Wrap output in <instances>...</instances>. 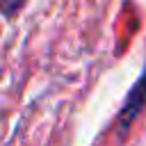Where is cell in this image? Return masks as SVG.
Here are the masks:
<instances>
[{
  "label": "cell",
  "instance_id": "cell-1",
  "mask_svg": "<svg viewBox=\"0 0 146 146\" xmlns=\"http://www.w3.org/2000/svg\"><path fill=\"white\" fill-rule=\"evenodd\" d=\"M146 107V68L139 75V80L132 84V89L125 96V103L119 112V130L121 135H125L130 130V125L135 123V119L141 114V110Z\"/></svg>",
  "mask_w": 146,
  "mask_h": 146
},
{
  "label": "cell",
  "instance_id": "cell-2",
  "mask_svg": "<svg viewBox=\"0 0 146 146\" xmlns=\"http://www.w3.org/2000/svg\"><path fill=\"white\" fill-rule=\"evenodd\" d=\"M23 5H25V0H0V14L7 16V18H11Z\"/></svg>",
  "mask_w": 146,
  "mask_h": 146
}]
</instances>
